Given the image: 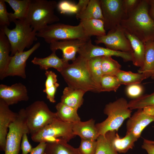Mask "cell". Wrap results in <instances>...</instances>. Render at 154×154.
Masks as SVG:
<instances>
[{
    "mask_svg": "<svg viewBox=\"0 0 154 154\" xmlns=\"http://www.w3.org/2000/svg\"><path fill=\"white\" fill-rule=\"evenodd\" d=\"M149 5L147 0H140L120 24L125 31L144 43L154 40V20L149 14Z\"/></svg>",
    "mask_w": 154,
    "mask_h": 154,
    "instance_id": "1",
    "label": "cell"
},
{
    "mask_svg": "<svg viewBox=\"0 0 154 154\" xmlns=\"http://www.w3.org/2000/svg\"><path fill=\"white\" fill-rule=\"evenodd\" d=\"M71 64H68L60 72L68 86L95 93L100 92L89 69L88 60L78 55Z\"/></svg>",
    "mask_w": 154,
    "mask_h": 154,
    "instance_id": "2",
    "label": "cell"
},
{
    "mask_svg": "<svg viewBox=\"0 0 154 154\" xmlns=\"http://www.w3.org/2000/svg\"><path fill=\"white\" fill-rule=\"evenodd\" d=\"M57 3L54 0H30L25 21L37 32L58 22L54 13Z\"/></svg>",
    "mask_w": 154,
    "mask_h": 154,
    "instance_id": "3",
    "label": "cell"
},
{
    "mask_svg": "<svg viewBox=\"0 0 154 154\" xmlns=\"http://www.w3.org/2000/svg\"><path fill=\"white\" fill-rule=\"evenodd\" d=\"M132 110L128 107L125 98H120L106 105L104 110L107 118L102 122L96 124L99 136L104 135L109 131L117 132L124 120L131 116Z\"/></svg>",
    "mask_w": 154,
    "mask_h": 154,
    "instance_id": "4",
    "label": "cell"
},
{
    "mask_svg": "<svg viewBox=\"0 0 154 154\" xmlns=\"http://www.w3.org/2000/svg\"><path fill=\"white\" fill-rule=\"evenodd\" d=\"M15 27L11 29L8 26L0 27V30L7 37L11 47V56L17 52L24 51L37 40V32L25 20H16L14 22Z\"/></svg>",
    "mask_w": 154,
    "mask_h": 154,
    "instance_id": "5",
    "label": "cell"
},
{
    "mask_svg": "<svg viewBox=\"0 0 154 154\" xmlns=\"http://www.w3.org/2000/svg\"><path fill=\"white\" fill-rule=\"evenodd\" d=\"M25 119L28 134L38 132L57 118L43 101H36L25 109Z\"/></svg>",
    "mask_w": 154,
    "mask_h": 154,
    "instance_id": "6",
    "label": "cell"
},
{
    "mask_svg": "<svg viewBox=\"0 0 154 154\" xmlns=\"http://www.w3.org/2000/svg\"><path fill=\"white\" fill-rule=\"evenodd\" d=\"M37 36L43 38L49 44L53 41L79 39L87 41L91 39L86 35L80 23L76 26L60 23L49 25L37 32Z\"/></svg>",
    "mask_w": 154,
    "mask_h": 154,
    "instance_id": "7",
    "label": "cell"
},
{
    "mask_svg": "<svg viewBox=\"0 0 154 154\" xmlns=\"http://www.w3.org/2000/svg\"><path fill=\"white\" fill-rule=\"evenodd\" d=\"M72 123L66 122L57 118L42 129L31 136L36 142H52L62 139L68 142L76 135L73 133Z\"/></svg>",
    "mask_w": 154,
    "mask_h": 154,
    "instance_id": "8",
    "label": "cell"
},
{
    "mask_svg": "<svg viewBox=\"0 0 154 154\" xmlns=\"http://www.w3.org/2000/svg\"><path fill=\"white\" fill-rule=\"evenodd\" d=\"M18 113L16 119L9 127L7 136L5 154H19L23 134L28 131L25 119V109Z\"/></svg>",
    "mask_w": 154,
    "mask_h": 154,
    "instance_id": "9",
    "label": "cell"
},
{
    "mask_svg": "<svg viewBox=\"0 0 154 154\" xmlns=\"http://www.w3.org/2000/svg\"><path fill=\"white\" fill-rule=\"evenodd\" d=\"M95 42L96 44H104L106 48L112 50L131 54L133 52L130 42L120 25L114 30L109 31L105 35L96 37Z\"/></svg>",
    "mask_w": 154,
    "mask_h": 154,
    "instance_id": "10",
    "label": "cell"
},
{
    "mask_svg": "<svg viewBox=\"0 0 154 154\" xmlns=\"http://www.w3.org/2000/svg\"><path fill=\"white\" fill-rule=\"evenodd\" d=\"M100 2L106 30L116 29L125 18L123 0H100Z\"/></svg>",
    "mask_w": 154,
    "mask_h": 154,
    "instance_id": "11",
    "label": "cell"
},
{
    "mask_svg": "<svg viewBox=\"0 0 154 154\" xmlns=\"http://www.w3.org/2000/svg\"><path fill=\"white\" fill-rule=\"evenodd\" d=\"M78 53L88 60L95 57L114 56L121 58L125 62L132 61L131 54L94 45L92 43L91 39L80 48Z\"/></svg>",
    "mask_w": 154,
    "mask_h": 154,
    "instance_id": "12",
    "label": "cell"
},
{
    "mask_svg": "<svg viewBox=\"0 0 154 154\" xmlns=\"http://www.w3.org/2000/svg\"><path fill=\"white\" fill-rule=\"evenodd\" d=\"M40 45V42H38L30 49L26 51L17 52L11 56L4 78L8 76H17L25 79L27 61L30 55L38 48Z\"/></svg>",
    "mask_w": 154,
    "mask_h": 154,
    "instance_id": "13",
    "label": "cell"
},
{
    "mask_svg": "<svg viewBox=\"0 0 154 154\" xmlns=\"http://www.w3.org/2000/svg\"><path fill=\"white\" fill-rule=\"evenodd\" d=\"M0 99L9 106L19 102L27 101L29 97L26 87L21 83L10 86L1 84L0 85Z\"/></svg>",
    "mask_w": 154,
    "mask_h": 154,
    "instance_id": "14",
    "label": "cell"
},
{
    "mask_svg": "<svg viewBox=\"0 0 154 154\" xmlns=\"http://www.w3.org/2000/svg\"><path fill=\"white\" fill-rule=\"evenodd\" d=\"M87 42L79 39H69L52 42L50 48L52 52L61 50L62 52V59L65 62L75 60L76 54L80 48Z\"/></svg>",
    "mask_w": 154,
    "mask_h": 154,
    "instance_id": "15",
    "label": "cell"
},
{
    "mask_svg": "<svg viewBox=\"0 0 154 154\" xmlns=\"http://www.w3.org/2000/svg\"><path fill=\"white\" fill-rule=\"evenodd\" d=\"M154 122V117L144 113L143 109H138L129 118L126 123V133L131 134L138 139L144 129Z\"/></svg>",
    "mask_w": 154,
    "mask_h": 154,
    "instance_id": "16",
    "label": "cell"
},
{
    "mask_svg": "<svg viewBox=\"0 0 154 154\" xmlns=\"http://www.w3.org/2000/svg\"><path fill=\"white\" fill-rule=\"evenodd\" d=\"M8 105L3 100L0 99V149L5 151L10 125L14 121L18 116V113L11 110Z\"/></svg>",
    "mask_w": 154,
    "mask_h": 154,
    "instance_id": "17",
    "label": "cell"
},
{
    "mask_svg": "<svg viewBox=\"0 0 154 154\" xmlns=\"http://www.w3.org/2000/svg\"><path fill=\"white\" fill-rule=\"evenodd\" d=\"M95 123V121L91 119L86 121H80L72 123L73 134L79 136L81 139L96 140L99 136Z\"/></svg>",
    "mask_w": 154,
    "mask_h": 154,
    "instance_id": "18",
    "label": "cell"
},
{
    "mask_svg": "<svg viewBox=\"0 0 154 154\" xmlns=\"http://www.w3.org/2000/svg\"><path fill=\"white\" fill-rule=\"evenodd\" d=\"M56 52H52L49 56L44 58L35 57L31 62L34 64L38 65L41 70L46 71L50 68H53L60 72L69 63L65 62L62 58L58 57Z\"/></svg>",
    "mask_w": 154,
    "mask_h": 154,
    "instance_id": "19",
    "label": "cell"
},
{
    "mask_svg": "<svg viewBox=\"0 0 154 154\" xmlns=\"http://www.w3.org/2000/svg\"><path fill=\"white\" fill-rule=\"evenodd\" d=\"M86 92L83 90L68 86L63 90L60 102L78 110L83 104V97Z\"/></svg>",
    "mask_w": 154,
    "mask_h": 154,
    "instance_id": "20",
    "label": "cell"
},
{
    "mask_svg": "<svg viewBox=\"0 0 154 154\" xmlns=\"http://www.w3.org/2000/svg\"><path fill=\"white\" fill-rule=\"evenodd\" d=\"M125 32L126 37L130 42L133 50V52L131 54V61L134 66L141 68L143 66L144 60L145 44L133 35L125 31Z\"/></svg>",
    "mask_w": 154,
    "mask_h": 154,
    "instance_id": "21",
    "label": "cell"
},
{
    "mask_svg": "<svg viewBox=\"0 0 154 154\" xmlns=\"http://www.w3.org/2000/svg\"><path fill=\"white\" fill-rule=\"evenodd\" d=\"M116 131H109L104 135H100L97 138V146L95 154H120L115 149L113 141Z\"/></svg>",
    "mask_w": 154,
    "mask_h": 154,
    "instance_id": "22",
    "label": "cell"
},
{
    "mask_svg": "<svg viewBox=\"0 0 154 154\" xmlns=\"http://www.w3.org/2000/svg\"><path fill=\"white\" fill-rule=\"evenodd\" d=\"M11 47L8 39L4 33L0 30V79H3L7 69L11 56Z\"/></svg>",
    "mask_w": 154,
    "mask_h": 154,
    "instance_id": "23",
    "label": "cell"
},
{
    "mask_svg": "<svg viewBox=\"0 0 154 154\" xmlns=\"http://www.w3.org/2000/svg\"><path fill=\"white\" fill-rule=\"evenodd\" d=\"M8 3L14 11V13H9L8 16L10 22L16 20H25L30 0H4Z\"/></svg>",
    "mask_w": 154,
    "mask_h": 154,
    "instance_id": "24",
    "label": "cell"
},
{
    "mask_svg": "<svg viewBox=\"0 0 154 154\" xmlns=\"http://www.w3.org/2000/svg\"><path fill=\"white\" fill-rule=\"evenodd\" d=\"M68 142L60 139L46 143L44 154H81L78 148H74Z\"/></svg>",
    "mask_w": 154,
    "mask_h": 154,
    "instance_id": "25",
    "label": "cell"
},
{
    "mask_svg": "<svg viewBox=\"0 0 154 154\" xmlns=\"http://www.w3.org/2000/svg\"><path fill=\"white\" fill-rule=\"evenodd\" d=\"M144 44L145 52L143 65L138 71L144 74L147 78L151 77L154 73V40Z\"/></svg>",
    "mask_w": 154,
    "mask_h": 154,
    "instance_id": "26",
    "label": "cell"
},
{
    "mask_svg": "<svg viewBox=\"0 0 154 154\" xmlns=\"http://www.w3.org/2000/svg\"><path fill=\"white\" fill-rule=\"evenodd\" d=\"M86 35L88 37L102 36L106 34L103 20L91 19L80 20Z\"/></svg>",
    "mask_w": 154,
    "mask_h": 154,
    "instance_id": "27",
    "label": "cell"
},
{
    "mask_svg": "<svg viewBox=\"0 0 154 154\" xmlns=\"http://www.w3.org/2000/svg\"><path fill=\"white\" fill-rule=\"evenodd\" d=\"M57 118L63 121L73 123L80 121L77 110L60 102L55 106Z\"/></svg>",
    "mask_w": 154,
    "mask_h": 154,
    "instance_id": "28",
    "label": "cell"
},
{
    "mask_svg": "<svg viewBox=\"0 0 154 154\" xmlns=\"http://www.w3.org/2000/svg\"><path fill=\"white\" fill-rule=\"evenodd\" d=\"M76 17L80 20L96 19L103 21L100 0H90L85 10Z\"/></svg>",
    "mask_w": 154,
    "mask_h": 154,
    "instance_id": "29",
    "label": "cell"
},
{
    "mask_svg": "<svg viewBox=\"0 0 154 154\" xmlns=\"http://www.w3.org/2000/svg\"><path fill=\"white\" fill-rule=\"evenodd\" d=\"M138 139L133 135L129 133H126L124 137L121 138L117 132L113 144L115 149L118 153H125L133 148L135 142Z\"/></svg>",
    "mask_w": 154,
    "mask_h": 154,
    "instance_id": "30",
    "label": "cell"
},
{
    "mask_svg": "<svg viewBox=\"0 0 154 154\" xmlns=\"http://www.w3.org/2000/svg\"><path fill=\"white\" fill-rule=\"evenodd\" d=\"M46 79L45 83V88L43 92L46 94L47 99L52 103L56 102L55 95L59 84L57 82V75L51 70L45 71Z\"/></svg>",
    "mask_w": 154,
    "mask_h": 154,
    "instance_id": "31",
    "label": "cell"
},
{
    "mask_svg": "<svg viewBox=\"0 0 154 154\" xmlns=\"http://www.w3.org/2000/svg\"><path fill=\"white\" fill-rule=\"evenodd\" d=\"M116 76L121 85L126 86L135 84H140L147 78L143 73H135L131 71L120 70Z\"/></svg>",
    "mask_w": 154,
    "mask_h": 154,
    "instance_id": "32",
    "label": "cell"
},
{
    "mask_svg": "<svg viewBox=\"0 0 154 154\" xmlns=\"http://www.w3.org/2000/svg\"><path fill=\"white\" fill-rule=\"evenodd\" d=\"M121 65L111 56L102 57V69L103 76H116L121 70Z\"/></svg>",
    "mask_w": 154,
    "mask_h": 154,
    "instance_id": "33",
    "label": "cell"
},
{
    "mask_svg": "<svg viewBox=\"0 0 154 154\" xmlns=\"http://www.w3.org/2000/svg\"><path fill=\"white\" fill-rule=\"evenodd\" d=\"M102 57L92 58L88 60V64L91 74L95 83L101 88V81L103 76L102 69Z\"/></svg>",
    "mask_w": 154,
    "mask_h": 154,
    "instance_id": "34",
    "label": "cell"
},
{
    "mask_svg": "<svg viewBox=\"0 0 154 154\" xmlns=\"http://www.w3.org/2000/svg\"><path fill=\"white\" fill-rule=\"evenodd\" d=\"M150 105H154V92L150 94H143L128 102V107L131 110L142 109L145 107Z\"/></svg>",
    "mask_w": 154,
    "mask_h": 154,
    "instance_id": "35",
    "label": "cell"
},
{
    "mask_svg": "<svg viewBox=\"0 0 154 154\" xmlns=\"http://www.w3.org/2000/svg\"><path fill=\"white\" fill-rule=\"evenodd\" d=\"M121 85L119 81L116 76H103L100 83V92H116Z\"/></svg>",
    "mask_w": 154,
    "mask_h": 154,
    "instance_id": "36",
    "label": "cell"
},
{
    "mask_svg": "<svg viewBox=\"0 0 154 154\" xmlns=\"http://www.w3.org/2000/svg\"><path fill=\"white\" fill-rule=\"evenodd\" d=\"M56 8L61 14H64L76 15L78 11L77 4L70 0L60 1L57 3Z\"/></svg>",
    "mask_w": 154,
    "mask_h": 154,
    "instance_id": "37",
    "label": "cell"
},
{
    "mask_svg": "<svg viewBox=\"0 0 154 154\" xmlns=\"http://www.w3.org/2000/svg\"><path fill=\"white\" fill-rule=\"evenodd\" d=\"M97 144L96 140L81 139L80 145L78 148L81 154H95Z\"/></svg>",
    "mask_w": 154,
    "mask_h": 154,
    "instance_id": "38",
    "label": "cell"
},
{
    "mask_svg": "<svg viewBox=\"0 0 154 154\" xmlns=\"http://www.w3.org/2000/svg\"><path fill=\"white\" fill-rule=\"evenodd\" d=\"M144 91V87L140 84L127 86L125 89L127 96L132 99L137 98L143 94Z\"/></svg>",
    "mask_w": 154,
    "mask_h": 154,
    "instance_id": "39",
    "label": "cell"
},
{
    "mask_svg": "<svg viewBox=\"0 0 154 154\" xmlns=\"http://www.w3.org/2000/svg\"><path fill=\"white\" fill-rule=\"evenodd\" d=\"M5 2L4 0H0V27L8 26L10 24L8 14L7 11Z\"/></svg>",
    "mask_w": 154,
    "mask_h": 154,
    "instance_id": "40",
    "label": "cell"
},
{
    "mask_svg": "<svg viewBox=\"0 0 154 154\" xmlns=\"http://www.w3.org/2000/svg\"><path fill=\"white\" fill-rule=\"evenodd\" d=\"M140 1V0H123V7L125 18L129 12L137 6Z\"/></svg>",
    "mask_w": 154,
    "mask_h": 154,
    "instance_id": "41",
    "label": "cell"
},
{
    "mask_svg": "<svg viewBox=\"0 0 154 154\" xmlns=\"http://www.w3.org/2000/svg\"><path fill=\"white\" fill-rule=\"evenodd\" d=\"M27 134V133H25L22 137L21 145V149L22 150L21 154H28L31 152L33 148L28 140Z\"/></svg>",
    "mask_w": 154,
    "mask_h": 154,
    "instance_id": "42",
    "label": "cell"
},
{
    "mask_svg": "<svg viewBox=\"0 0 154 154\" xmlns=\"http://www.w3.org/2000/svg\"><path fill=\"white\" fill-rule=\"evenodd\" d=\"M46 143L41 142L36 147L33 148L29 154H44L46 148Z\"/></svg>",
    "mask_w": 154,
    "mask_h": 154,
    "instance_id": "43",
    "label": "cell"
},
{
    "mask_svg": "<svg viewBox=\"0 0 154 154\" xmlns=\"http://www.w3.org/2000/svg\"><path fill=\"white\" fill-rule=\"evenodd\" d=\"M90 0H79L77 4L78 11L76 15L83 12L86 9Z\"/></svg>",
    "mask_w": 154,
    "mask_h": 154,
    "instance_id": "44",
    "label": "cell"
},
{
    "mask_svg": "<svg viewBox=\"0 0 154 154\" xmlns=\"http://www.w3.org/2000/svg\"><path fill=\"white\" fill-rule=\"evenodd\" d=\"M141 148L145 150L148 154H154V144L143 142Z\"/></svg>",
    "mask_w": 154,
    "mask_h": 154,
    "instance_id": "45",
    "label": "cell"
},
{
    "mask_svg": "<svg viewBox=\"0 0 154 154\" xmlns=\"http://www.w3.org/2000/svg\"><path fill=\"white\" fill-rule=\"evenodd\" d=\"M143 112L147 115L154 117V105H148L143 109Z\"/></svg>",
    "mask_w": 154,
    "mask_h": 154,
    "instance_id": "46",
    "label": "cell"
},
{
    "mask_svg": "<svg viewBox=\"0 0 154 154\" xmlns=\"http://www.w3.org/2000/svg\"><path fill=\"white\" fill-rule=\"evenodd\" d=\"M150 8L149 13L151 17L154 20V0H147Z\"/></svg>",
    "mask_w": 154,
    "mask_h": 154,
    "instance_id": "47",
    "label": "cell"
},
{
    "mask_svg": "<svg viewBox=\"0 0 154 154\" xmlns=\"http://www.w3.org/2000/svg\"><path fill=\"white\" fill-rule=\"evenodd\" d=\"M143 141L144 142L154 144V141H153L149 140L146 139H144Z\"/></svg>",
    "mask_w": 154,
    "mask_h": 154,
    "instance_id": "48",
    "label": "cell"
},
{
    "mask_svg": "<svg viewBox=\"0 0 154 154\" xmlns=\"http://www.w3.org/2000/svg\"><path fill=\"white\" fill-rule=\"evenodd\" d=\"M151 77L152 79L154 80V73Z\"/></svg>",
    "mask_w": 154,
    "mask_h": 154,
    "instance_id": "49",
    "label": "cell"
}]
</instances>
